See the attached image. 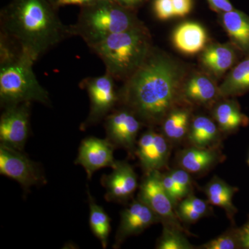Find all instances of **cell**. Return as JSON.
<instances>
[{"instance_id":"cell-1","label":"cell","mask_w":249,"mask_h":249,"mask_svg":"<svg viewBox=\"0 0 249 249\" xmlns=\"http://www.w3.org/2000/svg\"><path fill=\"white\" fill-rule=\"evenodd\" d=\"M186 69L173 57L152 49L138 70L124 81L119 101L142 124H160L183 101Z\"/></svg>"},{"instance_id":"cell-2","label":"cell","mask_w":249,"mask_h":249,"mask_svg":"<svg viewBox=\"0 0 249 249\" xmlns=\"http://www.w3.org/2000/svg\"><path fill=\"white\" fill-rule=\"evenodd\" d=\"M0 23L1 35L35 62L72 36L70 25L61 22L46 0H15Z\"/></svg>"},{"instance_id":"cell-3","label":"cell","mask_w":249,"mask_h":249,"mask_svg":"<svg viewBox=\"0 0 249 249\" xmlns=\"http://www.w3.org/2000/svg\"><path fill=\"white\" fill-rule=\"evenodd\" d=\"M102 60L106 72L114 79L127 80L151 52V38L143 24L108 36L89 47Z\"/></svg>"},{"instance_id":"cell-4","label":"cell","mask_w":249,"mask_h":249,"mask_svg":"<svg viewBox=\"0 0 249 249\" xmlns=\"http://www.w3.org/2000/svg\"><path fill=\"white\" fill-rule=\"evenodd\" d=\"M0 103L2 107L26 102L51 104L50 97L37 79L35 62L21 52L0 54Z\"/></svg>"},{"instance_id":"cell-5","label":"cell","mask_w":249,"mask_h":249,"mask_svg":"<svg viewBox=\"0 0 249 249\" xmlns=\"http://www.w3.org/2000/svg\"><path fill=\"white\" fill-rule=\"evenodd\" d=\"M76 24L70 25L72 36H79L88 47L108 36L142 25L132 10L113 0H98L83 6Z\"/></svg>"},{"instance_id":"cell-6","label":"cell","mask_w":249,"mask_h":249,"mask_svg":"<svg viewBox=\"0 0 249 249\" xmlns=\"http://www.w3.org/2000/svg\"><path fill=\"white\" fill-rule=\"evenodd\" d=\"M80 86L87 90L90 101L89 114L80 126L83 130L106 119L119 103V95L114 78L107 72L103 76L85 78Z\"/></svg>"},{"instance_id":"cell-7","label":"cell","mask_w":249,"mask_h":249,"mask_svg":"<svg viewBox=\"0 0 249 249\" xmlns=\"http://www.w3.org/2000/svg\"><path fill=\"white\" fill-rule=\"evenodd\" d=\"M0 174L18 181L29 191L31 187L47 183L43 172L22 151L0 145Z\"/></svg>"},{"instance_id":"cell-8","label":"cell","mask_w":249,"mask_h":249,"mask_svg":"<svg viewBox=\"0 0 249 249\" xmlns=\"http://www.w3.org/2000/svg\"><path fill=\"white\" fill-rule=\"evenodd\" d=\"M138 199L148 206L163 224L173 226L186 233L174 211L173 201L162 185L160 170L145 174L139 188Z\"/></svg>"},{"instance_id":"cell-9","label":"cell","mask_w":249,"mask_h":249,"mask_svg":"<svg viewBox=\"0 0 249 249\" xmlns=\"http://www.w3.org/2000/svg\"><path fill=\"white\" fill-rule=\"evenodd\" d=\"M31 103L8 106L0 117V143L22 151L29 134Z\"/></svg>"},{"instance_id":"cell-10","label":"cell","mask_w":249,"mask_h":249,"mask_svg":"<svg viewBox=\"0 0 249 249\" xmlns=\"http://www.w3.org/2000/svg\"><path fill=\"white\" fill-rule=\"evenodd\" d=\"M105 119L106 139L131 155L135 152L137 135L143 124L140 119L124 107L111 111Z\"/></svg>"},{"instance_id":"cell-11","label":"cell","mask_w":249,"mask_h":249,"mask_svg":"<svg viewBox=\"0 0 249 249\" xmlns=\"http://www.w3.org/2000/svg\"><path fill=\"white\" fill-rule=\"evenodd\" d=\"M170 152L169 141L163 134L150 129L139 138L135 154L145 174L160 170L168 163Z\"/></svg>"},{"instance_id":"cell-12","label":"cell","mask_w":249,"mask_h":249,"mask_svg":"<svg viewBox=\"0 0 249 249\" xmlns=\"http://www.w3.org/2000/svg\"><path fill=\"white\" fill-rule=\"evenodd\" d=\"M114 145L107 139L90 137L82 141L75 163L82 165L91 179L93 173L106 167L113 168L116 165Z\"/></svg>"},{"instance_id":"cell-13","label":"cell","mask_w":249,"mask_h":249,"mask_svg":"<svg viewBox=\"0 0 249 249\" xmlns=\"http://www.w3.org/2000/svg\"><path fill=\"white\" fill-rule=\"evenodd\" d=\"M160 222L158 216L145 203L139 199L134 200L121 212L113 247L119 248L127 237L139 235L150 226Z\"/></svg>"},{"instance_id":"cell-14","label":"cell","mask_w":249,"mask_h":249,"mask_svg":"<svg viewBox=\"0 0 249 249\" xmlns=\"http://www.w3.org/2000/svg\"><path fill=\"white\" fill-rule=\"evenodd\" d=\"M109 175H103L101 183L106 188L105 197L110 202L124 203L133 196L138 187L137 175L125 160H116Z\"/></svg>"},{"instance_id":"cell-15","label":"cell","mask_w":249,"mask_h":249,"mask_svg":"<svg viewBox=\"0 0 249 249\" xmlns=\"http://www.w3.org/2000/svg\"><path fill=\"white\" fill-rule=\"evenodd\" d=\"M232 44L212 43L201 52L200 62L211 76L220 78L235 65L237 52Z\"/></svg>"},{"instance_id":"cell-16","label":"cell","mask_w":249,"mask_h":249,"mask_svg":"<svg viewBox=\"0 0 249 249\" xmlns=\"http://www.w3.org/2000/svg\"><path fill=\"white\" fill-rule=\"evenodd\" d=\"M184 101L209 106L220 98L219 87L209 73L196 72L187 77L183 86Z\"/></svg>"},{"instance_id":"cell-17","label":"cell","mask_w":249,"mask_h":249,"mask_svg":"<svg viewBox=\"0 0 249 249\" xmlns=\"http://www.w3.org/2000/svg\"><path fill=\"white\" fill-rule=\"evenodd\" d=\"M174 45L181 53L195 55L201 52L207 44L206 29L197 22L181 23L174 31Z\"/></svg>"},{"instance_id":"cell-18","label":"cell","mask_w":249,"mask_h":249,"mask_svg":"<svg viewBox=\"0 0 249 249\" xmlns=\"http://www.w3.org/2000/svg\"><path fill=\"white\" fill-rule=\"evenodd\" d=\"M219 20L237 50L249 53V16L235 9L221 13Z\"/></svg>"},{"instance_id":"cell-19","label":"cell","mask_w":249,"mask_h":249,"mask_svg":"<svg viewBox=\"0 0 249 249\" xmlns=\"http://www.w3.org/2000/svg\"><path fill=\"white\" fill-rule=\"evenodd\" d=\"M220 159L219 150L213 147L193 146L180 153L178 163L189 173H201L212 168Z\"/></svg>"},{"instance_id":"cell-20","label":"cell","mask_w":249,"mask_h":249,"mask_svg":"<svg viewBox=\"0 0 249 249\" xmlns=\"http://www.w3.org/2000/svg\"><path fill=\"white\" fill-rule=\"evenodd\" d=\"M213 116L219 129L224 132H234L248 125L249 123L248 116L242 112L238 103L233 100H223L217 103Z\"/></svg>"},{"instance_id":"cell-21","label":"cell","mask_w":249,"mask_h":249,"mask_svg":"<svg viewBox=\"0 0 249 249\" xmlns=\"http://www.w3.org/2000/svg\"><path fill=\"white\" fill-rule=\"evenodd\" d=\"M237 190L217 177H214L205 187L204 192L209 204L222 208L229 219H232L237 213V209L232 204V198Z\"/></svg>"},{"instance_id":"cell-22","label":"cell","mask_w":249,"mask_h":249,"mask_svg":"<svg viewBox=\"0 0 249 249\" xmlns=\"http://www.w3.org/2000/svg\"><path fill=\"white\" fill-rule=\"evenodd\" d=\"M219 90L222 98L240 96L249 91V53L231 70Z\"/></svg>"},{"instance_id":"cell-23","label":"cell","mask_w":249,"mask_h":249,"mask_svg":"<svg viewBox=\"0 0 249 249\" xmlns=\"http://www.w3.org/2000/svg\"><path fill=\"white\" fill-rule=\"evenodd\" d=\"M191 122L189 109L180 107L174 108L160 124L162 134L169 142H179L188 135Z\"/></svg>"},{"instance_id":"cell-24","label":"cell","mask_w":249,"mask_h":249,"mask_svg":"<svg viewBox=\"0 0 249 249\" xmlns=\"http://www.w3.org/2000/svg\"><path fill=\"white\" fill-rule=\"evenodd\" d=\"M219 128L212 119L198 116L191 120L188 138L193 146L209 147L217 142Z\"/></svg>"},{"instance_id":"cell-25","label":"cell","mask_w":249,"mask_h":249,"mask_svg":"<svg viewBox=\"0 0 249 249\" xmlns=\"http://www.w3.org/2000/svg\"><path fill=\"white\" fill-rule=\"evenodd\" d=\"M89 206V226L93 235L97 237L103 249L107 247L108 238L111 232V219L102 206L96 202L88 191Z\"/></svg>"},{"instance_id":"cell-26","label":"cell","mask_w":249,"mask_h":249,"mask_svg":"<svg viewBox=\"0 0 249 249\" xmlns=\"http://www.w3.org/2000/svg\"><path fill=\"white\" fill-rule=\"evenodd\" d=\"M176 210L179 220L193 224L210 213L209 204L206 201L190 194L180 201Z\"/></svg>"},{"instance_id":"cell-27","label":"cell","mask_w":249,"mask_h":249,"mask_svg":"<svg viewBox=\"0 0 249 249\" xmlns=\"http://www.w3.org/2000/svg\"><path fill=\"white\" fill-rule=\"evenodd\" d=\"M162 235L157 242L159 249H192L193 245L187 240L186 232L178 228L163 224Z\"/></svg>"},{"instance_id":"cell-28","label":"cell","mask_w":249,"mask_h":249,"mask_svg":"<svg viewBox=\"0 0 249 249\" xmlns=\"http://www.w3.org/2000/svg\"><path fill=\"white\" fill-rule=\"evenodd\" d=\"M204 249H241L240 240L237 230L226 232L217 238L209 241L201 246Z\"/></svg>"},{"instance_id":"cell-29","label":"cell","mask_w":249,"mask_h":249,"mask_svg":"<svg viewBox=\"0 0 249 249\" xmlns=\"http://www.w3.org/2000/svg\"><path fill=\"white\" fill-rule=\"evenodd\" d=\"M176 185L181 201L191 194L192 179L189 173L183 169H175L168 172Z\"/></svg>"},{"instance_id":"cell-30","label":"cell","mask_w":249,"mask_h":249,"mask_svg":"<svg viewBox=\"0 0 249 249\" xmlns=\"http://www.w3.org/2000/svg\"><path fill=\"white\" fill-rule=\"evenodd\" d=\"M153 9L156 16L160 20H168L175 17L172 0H155Z\"/></svg>"},{"instance_id":"cell-31","label":"cell","mask_w":249,"mask_h":249,"mask_svg":"<svg viewBox=\"0 0 249 249\" xmlns=\"http://www.w3.org/2000/svg\"><path fill=\"white\" fill-rule=\"evenodd\" d=\"M161 183L167 194L173 201L174 206H178V201H181V199L178 196V188L175 181L170 176L169 173L161 174Z\"/></svg>"},{"instance_id":"cell-32","label":"cell","mask_w":249,"mask_h":249,"mask_svg":"<svg viewBox=\"0 0 249 249\" xmlns=\"http://www.w3.org/2000/svg\"><path fill=\"white\" fill-rule=\"evenodd\" d=\"M175 17L183 18L190 14L193 8V0H172Z\"/></svg>"},{"instance_id":"cell-33","label":"cell","mask_w":249,"mask_h":249,"mask_svg":"<svg viewBox=\"0 0 249 249\" xmlns=\"http://www.w3.org/2000/svg\"><path fill=\"white\" fill-rule=\"evenodd\" d=\"M207 1L213 10L219 14L234 9L233 6L229 0H207Z\"/></svg>"},{"instance_id":"cell-34","label":"cell","mask_w":249,"mask_h":249,"mask_svg":"<svg viewBox=\"0 0 249 249\" xmlns=\"http://www.w3.org/2000/svg\"><path fill=\"white\" fill-rule=\"evenodd\" d=\"M241 249H249V219L243 227L237 229Z\"/></svg>"},{"instance_id":"cell-35","label":"cell","mask_w":249,"mask_h":249,"mask_svg":"<svg viewBox=\"0 0 249 249\" xmlns=\"http://www.w3.org/2000/svg\"><path fill=\"white\" fill-rule=\"evenodd\" d=\"M96 1H98V0H56L55 6H62L71 4L85 6V5L89 4Z\"/></svg>"},{"instance_id":"cell-36","label":"cell","mask_w":249,"mask_h":249,"mask_svg":"<svg viewBox=\"0 0 249 249\" xmlns=\"http://www.w3.org/2000/svg\"><path fill=\"white\" fill-rule=\"evenodd\" d=\"M113 1H116V3L124 7L132 10L139 6L146 0H113Z\"/></svg>"},{"instance_id":"cell-37","label":"cell","mask_w":249,"mask_h":249,"mask_svg":"<svg viewBox=\"0 0 249 249\" xmlns=\"http://www.w3.org/2000/svg\"><path fill=\"white\" fill-rule=\"evenodd\" d=\"M247 163H248V165H249V155L248 160H247Z\"/></svg>"}]
</instances>
